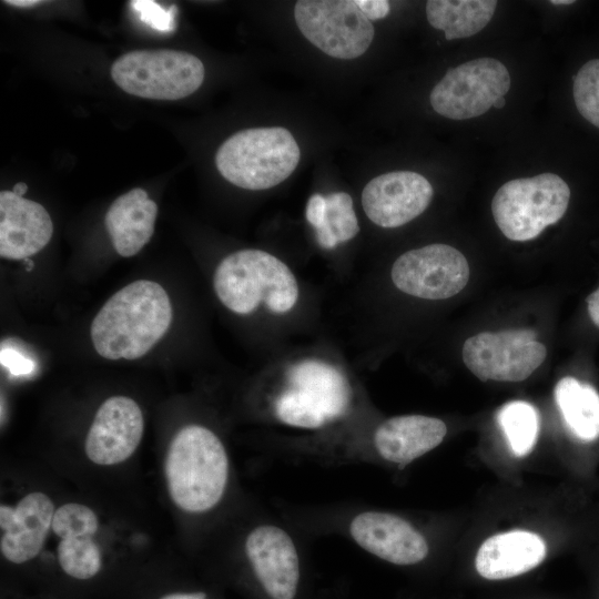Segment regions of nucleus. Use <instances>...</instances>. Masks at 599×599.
<instances>
[{
	"mask_svg": "<svg viewBox=\"0 0 599 599\" xmlns=\"http://www.w3.org/2000/svg\"><path fill=\"white\" fill-rule=\"evenodd\" d=\"M172 317L170 297L159 283L134 281L94 316L90 329L94 349L111 361L140 358L164 336Z\"/></svg>",
	"mask_w": 599,
	"mask_h": 599,
	"instance_id": "1",
	"label": "nucleus"
},
{
	"mask_svg": "<svg viewBox=\"0 0 599 599\" xmlns=\"http://www.w3.org/2000/svg\"><path fill=\"white\" fill-rule=\"evenodd\" d=\"M173 502L187 512H203L223 497L229 458L220 438L209 428L189 425L173 437L164 463Z\"/></svg>",
	"mask_w": 599,
	"mask_h": 599,
	"instance_id": "2",
	"label": "nucleus"
},
{
	"mask_svg": "<svg viewBox=\"0 0 599 599\" xmlns=\"http://www.w3.org/2000/svg\"><path fill=\"white\" fill-rule=\"evenodd\" d=\"M214 291L221 303L237 314H250L263 301L274 313L293 308L298 286L291 270L276 256L261 250L227 255L215 270Z\"/></svg>",
	"mask_w": 599,
	"mask_h": 599,
	"instance_id": "3",
	"label": "nucleus"
},
{
	"mask_svg": "<svg viewBox=\"0 0 599 599\" xmlns=\"http://www.w3.org/2000/svg\"><path fill=\"white\" fill-rule=\"evenodd\" d=\"M301 158L292 133L282 126L242 130L225 140L215 155L221 175L252 191L271 189L285 181Z\"/></svg>",
	"mask_w": 599,
	"mask_h": 599,
	"instance_id": "4",
	"label": "nucleus"
},
{
	"mask_svg": "<svg viewBox=\"0 0 599 599\" xmlns=\"http://www.w3.org/2000/svg\"><path fill=\"white\" fill-rule=\"evenodd\" d=\"M351 389L336 367L308 359L287 372V387L274 404L276 417L284 424L302 428H319L345 415Z\"/></svg>",
	"mask_w": 599,
	"mask_h": 599,
	"instance_id": "5",
	"label": "nucleus"
},
{
	"mask_svg": "<svg viewBox=\"0 0 599 599\" xmlns=\"http://www.w3.org/2000/svg\"><path fill=\"white\" fill-rule=\"evenodd\" d=\"M570 199L568 184L557 174L542 173L502 184L491 202L494 220L511 241L536 238L566 213Z\"/></svg>",
	"mask_w": 599,
	"mask_h": 599,
	"instance_id": "6",
	"label": "nucleus"
},
{
	"mask_svg": "<svg viewBox=\"0 0 599 599\" xmlns=\"http://www.w3.org/2000/svg\"><path fill=\"white\" fill-rule=\"evenodd\" d=\"M202 61L187 52L135 50L111 67L113 81L126 93L153 100H179L195 92L204 80Z\"/></svg>",
	"mask_w": 599,
	"mask_h": 599,
	"instance_id": "7",
	"label": "nucleus"
},
{
	"mask_svg": "<svg viewBox=\"0 0 599 599\" xmlns=\"http://www.w3.org/2000/svg\"><path fill=\"white\" fill-rule=\"evenodd\" d=\"M294 17L302 34L336 59L363 55L374 39V26L354 0H301Z\"/></svg>",
	"mask_w": 599,
	"mask_h": 599,
	"instance_id": "8",
	"label": "nucleus"
},
{
	"mask_svg": "<svg viewBox=\"0 0 599 599\" xmlns=\"http://www.w3.org/2000/svg\"><path fill=\"white\" fill-rule=\"evenodd\" d=\"M530 328L483 332L467 338L461 356L480 380L520 382L545 361L546 346Z\"/></svg>",
	"mask_w": 599,
	"mask_h": 599,
	"instance_id": "9",
	"label": "nucleus"
},
{
	"mask_svg": "<svg viewBox=\"0 0 599 599\" xmlns=\"http://www.w3.org/2000/svg\"><path fill=\"white\" fill-rule=\"evenodd\" d=\"M510 74L500 61L479 58L449 69L430 93L440 115L466 120L487 112L510 89Z\"/></svg>",
	"mask_w": 599,
	"mask_h": 599,
	"instance_id": "10",
	"label": "nucleus"
},
{
	"mask_svg": "<svg viewBox=\"0 0 599 599\" xmlns=\"http://www.w3.org/2000/svg\"><path fill=\"white\" fill-rule=\"evenodd\" d=\"M395 286L412 296L446 300L458 294L469 281V265L455 247L429 244L402 254L390 272Z\"/></svg>",
	"mask_w": 599,
	"mask_h": 599,
	"instance_id": "11",
	"label": "nucleus"
},
{
	"mask_svg": "<svg viewBox=\"0 0 599 599\" xmlns=\"http://www.w3.org/2000/svg\"><path fill=\"white\" fill-rule=\"evenodd\" d=\"M434 190L428 180L412 171H394L370 180L362 192L367 217L380 227H398L419 216Z\"/></svg>",
	"mask_w": 599,
	"mask_h": 599,
	"instance_id": "12",
	"label": "nucleus"
},
{
	"mask_svg": "<svg viewBox=\"0 0 599 599\" xmlns=\"http://www.w3.org/2000/svg\"><path fill=\"white\" fill-rule=\"evenodd\" d=\"M143 430L144 418L136 402L112 396L95 413L85 437V454L97 465L122 463L138 448Z\"/></svg>",
	"mask_w": 599,
	"mask_h": 599,
	"instance_id": "13",
	"label": "nucleus"
},
{
	"mask_svg": "<svg viewBox=\"0 0 599 599\" xmlns=\"http://www.w3.org/2000/svg\"><path fill=\"white\" fill-rule=\"evenodd\" d=\"M245 554L253 572L273 599H293L300 581V559L292 537L274 525H261L246 537Z\"/></svg>",
	"mask_w": 599,
	"mask_h": 599,
	"instance_id": "14",
	"label": "nucleus"
},
{
	"mask_svg": "<svg viewBox=\"0 0 599 599\" xmlns=\"http://www.w3.org/2000/svg\"><path fill=\"white\" fill-rule=\"evenodd\" d=\"M98 527L95 512L85 505L69 502L54 511L51 529L61 538L57 558L69 578L89 581L101 572L102 555L93 540Z\"/></svg>",
	"mask_w": 599,
	"mask_h": 599,
	"instance_id": "15",
	"label": "nucleus"
},
{
	"mask_svg": "<svg viewBox=\"0 0 599 599\" xmlns=\"http://www.w3.org/2000/svg\"><path fill=\"white\" fill-rule=\"evenodd\" d=\"M349 532L359 547L395 565H414L428 554L425 537L407 520L393 514L361 512L352 519Z\"/></svg>",
	"mask_w": 599,
	"mask_h": 599,
	"instance_id": "16",
	"label": "nucleus"
},
{
	"mask_svg": "<svg viewBox=\"0 0 599 599\" xmlns=\"http://www.w3.org/2000/svg\"><path fill=\"white\" fill-rule=\"evenodd\" d=\"M54 505L43 493H30L16 507L0 506V550L14 565L35 558L52 525Z\"/></svg>",
	"mask_w": 599,
	"mask_h": 599,
	"instance_id": "17",
	"label": "nucleus"
},
{
	"mask_svg": "<svg viewBox=\"0 0 599 599\" xmlns=\"http://www.w3.org/2000/svg\"><path fill=\"white\" fill-rule=\"evenodd\" d=\"M52 234V220L40 203L12 191L0 192L1 257L29 258L50 242Z\"/></svg>",
	"mask_w": 599,
	"mask_h": 599,
	"instance_id": "18",
	"label": "nucleus"
},
{
	"mask_svg": "<svg viewBox=\"0 0 599 599\" xmlns=\"http://www.w3.org/2000/svg\"><path fill=\"white\" fill-rule=\"evenodd\" d=\"M545 557L546 545L539 535L511 530L486 539L477 551L475 566L481 577L501 580L530 571Z\"/></svg>",
	"mask_w": 599,
	"mask_h": 599,
	"instance_id": "19",
	"label": "nucleus"
},
{
	"mask_svg": "<svg viewBox=\"0 0 599 599\" xmlns=\"http://www.w3.org/2000/svg\"><path fill=\"white\" fill-rule=\"evenodd\" d=\"M446 433V424L438 418L424 415L396 416L378 426L374 445L383 459L403 467L437 447Z\"/></svg>",
	"mask_w": 599,
	"mask_h": 599,
	"instance_id": "20",
	"label": "nucleus"
},
{
	"mask_svg": "<svg viewBox=\"0 0 599 599\" xmlns=\"http://www.w3.org/2000/svg\"><path fill=\"white\" fill-rule=\"evenodd\" d=\"M156 214V203L143 189H132L114 200L105 213L104 225L119 255L131 257L148 244Z\"/></svg>",
	"mask_w": 599,
	"mask_h": 599,
	"instance_id": "21",
	"label": "nucleus"
},
{
	"mask_svg": "<svg viewBox=\"0 0 599 599\" xmlns=\"http://www.w3.org/2000/svg\"><path fill=\"white\" fill-rule=\"evenodd\" d=\"M496 7L495 0H429L426 17L433 28L444 31L446 40H454L483 30Z\"/></svg>",
	"mask_w": 599,
	"mask_h": 599,
	"instance_id": "22",
	"label": "nucleus"
},
{
	"mask_svg": "<svg viewBox=\"0 0 599 599\" xmlns=\"http://www.w3.org/2000/svg\"><path fill=\"white\" fill-rule=\"evenodd\" d=\"M555 398L576 437L586 441L599 437V394L591 385L564 377L556 385Z\"/></svg>",
	"mask_w": 599,
	"mask_h": 599,
	"instance_id": "23",
	"label": "nucleus"
},
{
	"mask_svg": "<svg viewBox=\"0 0 599 599\" xmlns=\"http://www.w3.org/2000/svg\"><path fill=\"white\" fill-rule=\"evenodd\" d=\"M496 419L515 456L522 457L531 451L539 430V416L531 404L509 402L497 412Z\"/></svg>",
	"mask_w": 599,
	"mask_h": 599,
	"instance_id": "24",
	"label": "nucleus"
},
{
	"mask_svg": "<svg viewBox=\"0 0 599 599\" xmlns=\"http://www.w3.org/2000/svg\"><path fill=\"white\" fill-rule=\"evenodd\" d=\"M573 99L579 113L599 128V59L585 63L573 77Z\"/></svg>",
	"mask_w": 599,
	"mask_h": 599,
	"instance_id": "25",
	"label": "nucleus"
},
{
	"mask_svg": "<svg viewBox=\"0 0 599 599\" xmlns=\"http://www.w3.org/2000/svg\"><path fill=\"white\" fill-rule=\"evenodd\" d=\"M326 221L338 243L356 236L359 231L357 216L353 209V200L346 192H335L325 196Z\"/></svg>",
	"mask_w": 599,
	"mask_h": 599,
	"instance_id": "26",
	"label": "nucleus"
},
{
	"mask_svg": "<svg viewBox=\"0 0 599 599\" xmlns=\"http://www.w3.org/2000/svg\"><path fill=\"white\" fill-rule=\"evenodd\" d=\"M130 7L142 22L159 32H171L175 29L176 6L164 9L155 1L135 0L130 1Z\"/></svg>",
	"mask_w": 599,
	"mask_h": 599,
	"instance_id": "27",
	"label": "nucleus"
},
{
	"mask_svg": "<svg viewBox=\"0 0 599 599\" xmlns=\"http://www.w3.org/2000/svg\"><path fill=\"white\" fill-rule=\"evenodd\" d=\"M0 363L12 376L30 375L37 367V362L26 349L24 342L14 337L2 341Z\"/></svg>",
	"mask_w": 599,
	"mask_h": 599,
	"instance_id": "28",
	"label": "nucleus"
},
{
	"mask_svg": "<svg viewBox=\"0 0 599 599\" xmlns=\"http://www.w3.org/2000/svg\"><path fill=\"white\" fill-rule=\"evenodd\" d=\"M306 220L316 230L326 221V199L319 193L313 194L306 205Z\"/></svg>",
	"mask_w": 599,
	"mask_h": 599,
	"instance_id": "29",
	"label": "nucleus"
},
{
	"mask_svg": "<svg viewBox=\"0 0 599 599\" xmlns=\"http://www.w3.org/2000/svg\"><path fill=\"white\" fill-rule=\"evenodd\" d=\"M355 2L368 20L383 19L390 10L387 0H356Z\"/></svg>",
	"mask_w": 599,
	"mask_h": 599,
	"instance_id": "30",
	"label": "nucleus"
},
{
	"mask_svg": "<svg viewBox=\"0 0 599 599\" xmlns=\"http://www.w3.org/2000/svg\"><path fill=\"white\" fill-rule=\"evenodd\" d=\"M154 599H209L203 591L171 590L159 595Z\"/></svg>",
	"mask_w": 599,
	"mask_h": 599,
	"instance_id": "31",
	"label": "nucleus"
},
{
	"mask_svg": "<svg viewBox=\"0 0 599 599\" xmlns=\"http://www.w3.org/2000/svg\"><path fill=\"white\" fill-rule=\"evenodd\" d=\"M587 307L591 321L599 327V287L587 297Z\"/></svg>",
	"mask_w": 599,
	"mask_h": 599,
	"instance_id": "32",
	"label": "nucleus"
},
{
	"mask_svg": "<svg viewBox=\"0 0 599 599\" xmlns=\"http://www.w3.org/2000/svg\"><path fill=\"white\" fill-rule=\"evenodd\" d=\"M6 4L13 6V7H20V8H31L35 7L38 4H41L42 1L39 0H6Z\"/></svg>",
	"mask_w": 599,
	"mask_h": 599,
	"instance_id": "33",
	"label": "nucleus"
},
{
	"mask_svg": "<svg viewBox=\"0 0 599 599\" xmlns=\"http://www.w3.org/2000/svg\"><path fill=\"white\" fill-rule=\"evenodd\" d=\"M27 190H28V185L24 182H18L14 184L12 192L19 196H23Z\"/></svg>",
	"mask_w": 599,
	"mask_h": 599,
	"instance_id": "34",
	"label": "nucleus"
},
{
	"mask_svg": "<svg viewBox=\"0 0 599 599\" xmlns=\"http://www.w3.org/2000/svg\"><path fill=\"white\" fill-rule=\"evenodd\" d=\"M505 104H506L505 97H501V98L497 99V101L494 103V106L496 109H501V108L505 106Z\"/></svg>",
	"mask_w": 599,
	"mask_h": 599,
	"instance_id": "35",
	"label": "nucleus"
},
{
	"mask_svg": "<svg viewBox=\"0 0 599 599\" xmlns=\"http://www.w3.org/2000/svg\"><path fill=\"white\" fill-rule=\"evenodd\" d=\"M550 3L557 6V4H570V3H573V1H569V0H552L550 1Z\"/></svg>",
	"mask_w": 599,
	"mask_h": 599,
	"instance_id": "36",
	"label": "nucleus"
},
{
	"mask_svg": "<svg viewBox=\"0 0 599 599\" xmlns=\"http://www.w3.org/2000/svg\"><path fill=\"white\" fill-rule=\"evenodd\" d=\"M23 261L26 262V264H27V266H28L27 270H31V268L33 267V262H32V261H30L29 258H26V260H23Z\"/></svg>",
	"mask_w": 599,
	"mask_h": 599,
	"instance_id": "37",
	"label": "nucleus"
}]
</instances>
